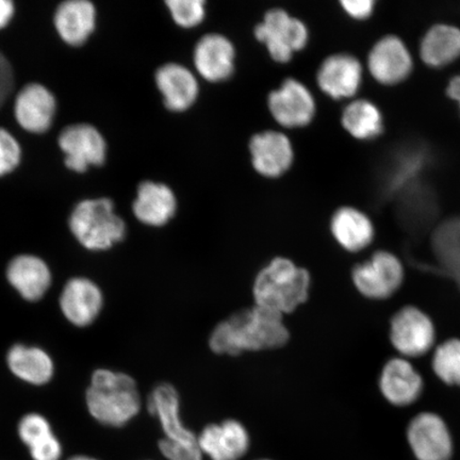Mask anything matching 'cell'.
I'll return each mask as SVG.
<instances>
[{
	"instance_id": "cell-3",
	"label": "cell",
	"mask_w": 460,
	"mask_h": 460,
	"mask_svg": "<svg viewBox=\"0 0 460 460\" xmlns=\"http://www.w3.org/2000/svg\"><path fill=\"white\" fill-rule=\"evenodd\" d=\"M310 283L307 270L290 259L278 257L258 273L252 293L257 306L284 315L307 301Z\"/></svg>"
},
{
	"instance_id": "cell-37",
	"label": "cell",
	"mask_w": 460,
	"mask_h": 460,
	"mask_svg": "<svg viewBox=\"0 0 460 460\" xmlns=\"http://www.w3.org/2000/svg\"><path fill=\"white\" fill-rule=\"evenodd\" d=\"M261 460H269V459H261Z\"/></svg>"
},
{
	"instance_id": "cell-35",
	"label": "cell",
	"mask_w": 460,
	"mask_h": 460,
	"mask_svg": "<svg viewBox=\"0 0 460 460\" xmlns=\"http://www.w3.org/2000/svg\"><path fill=\"white\" fill-rule=\"evenodd\" d=\"M447 94L450 99L456 102L460 111V75L453 77L447 84Z\"/></svg>"
},
{
	"instance_id": "cell-31",
	"label": "cell",
	"mask_w": 460,
	"mask_h": 460,
	"mask_svg": "<svg viewBox=\"0 0 460 460\" xmlns=\"http://www.w3.org/2000/svg\"><path fill=\"white\" fill-rule=\"evenodd\" d=\"M19 144L9 132L0 128V176L8 174L20 163Z\"/></svg>"
},
{
	"instance_id": "cell-29",
	"label": "cell",
	"mask_w": 460,
	"mask_h": 460,
	"mask_svg": "<svg viewBox=\"0 0 460 460\" xmlns=\"http://www.w3.org/2000/svg\"><path fill=\"white\" fill-rule=\"evenodd\" d=\"M433 370L447 386L460 387V339H448L436 348Z\"/></svg>"
},
{
	"instance_id": "cell-32",
	"label": "cell",
	"mask_w": 460,
	"mask_h": 460,
	"mask_svg": "<svg viewBox=\"0 0 460 460\" xmlns=\"http://www.w3.org/2000/svg\"><path fill=\"white\" fill-rule=\"evenodd\" d=\"M159 448L165 458L169 460H203V453L199 445L178 444V442L163 439Z\"/></svg>"
},
{
	"instance_id": "cell-23",
	"label": "cell",
	"mask_w": 460,
	"mask_h": 460,
	"mask_svg": "<svg viewBox=\"0 0 460 460\" xmlns=\"http://www.w3.org/2000/svg\"><path fill=\"white\" fill-rule=\"evenodd\" d=\"M9 283L27 301L42 298L51 284V273L42 259L22 255L10 262L7 270Z\"/></svg>"
},
{
	"instance_id": "cell-5",
	"label": "cell",
	"mask_w": 460,
	"mask_h": 460,
	"mask_svg": "<svg viewBox=\"0 0 460 460\" xmlns=\"http://www.w3.org/2000/svg\"><path fill=\"white\" fill-rule=\"evenodd\" d=\"M255 37L267 46L274 61L286 63L291 60L296 51L302 50L307 45L309 33L302 21L288 14L283 9H272L256 26Z\"/></svg>"
},
{
	"instance_id": "cell-15",
	"label": "cell",
	"mask_w": 460,
	"mask_h": 460,
	"mask_svg": "<svg viewBox=\"0 0 460 460\" xmlns=\"http://www.w3.org/2000/svg\"><path fill=\"white\" fill-rule=\"evenodd\" d=\"M201 453L211 460H239L249 450L250 436L235 420L206 427L198 437Z\"/></svg>"
},
{
	"instance_id": "cell-33",
	"label": "cell",
	"mask_w": 460,
	"mask_h": 460,
	"mask_svg": "<svg viewBox=\"0 0 460 460\" xmlns=\"http://www.w3.org/2000/svg\"><path fill=\"white\" fill-rule=\"evenodd\" d=\"M341 4L344 13L356 21L369 19L376 8L373 0H343Z\"/></svg>"
},
{
	"instance_id": "cell-7",
	"label": "cell",
	"mask_w": 460,
	"mask_h": 460,
	"mask_svg": "<svg viewBox=\"0 0 460 460\" xmlns=\"http://www.w3.org/2000/svg\"><path fill=\"white\" fill-rule=\"evenodd\" d=\"M436 331L433 321L415 306H405L394 315L390 341L402 358H418L433 349Z\"/></svg>"
},
{
	"instance_id": "cell-16",
	"label": "cell",
	"mask_w": 460,
	"mask_h": 460,
	"mask_svg": "<svg viewBox=\"0 0 460 460\" xmlns=\"http://www.w3.org/2000/svg\"><path fill=\"white\" fill-rule=\"evenodd\" d=\"M379 390L391 405L405 407L413 404L423 390V379L410 360L390 359L379 376Z\"/></svg>"
},
{
	"instance_id": "cell-26",
	"label": "cell",
	"mask_w": 460,
	"mask_h": 460,
	"mask_svg": "<svg viewBox=\"0 0 460 460\" xmlns=\"http://www.w3.org/2000/svg\"><path fill=\"white\" fill-rule=\"evenodd\" d=\"M58 32L71 45L83 44L95 26V9L86 0H70L60 4L55 16Z\"/></svg>"
},
{
	"instance_id": "cell-1",
	"label": "cell",
	"mask_w": 460,
	"mask_h": 460,
	"mask_svg": "<svg viewBox=\"0 0 460 460\" xmlns=\"http://www.w3.org/2000/svg\"><path fill=\"white\" fill-rule=\"evenodd\" d=\"M289 337L283 314L255 305L217 325L209 345L217 354L239 355L284 347Z\"/></svg>"
},
{
	"instance_id": "cell-13",
	"label": "cell",
	"mask_w": 460,
	"mask_h": 460,
	"mask_svg": "<svg viewBox=\"0 0 460 460\" xmlns=\"http://www.w3.org/2000/svg\"><path fill=\"white\" fill-rule=\"evenodd\" d=\"M60 147L66 154L68 169L84 172L89 165L105 161L106 143L102 135L89 125H75L62 131Z\"/></svg>"
},
{
	"instance_id": "cell-4",
	"label": "cell",
	"mask_w": 460,
	"mask_h": 460,
	"mask_svg": "<svg viewBox=\"0 0 460 460\" xmlns=\"http://www.w3.org/2000/svg\"><path fill=\"white\" fill-rule=\"evenodd\" d=\"M70 227L79 243L91 251L111 249L126 234L125 223L108 199L82 201L73 211Z\"/></svg>"
},
{
	"instance_id": "cell-12",
	"label": "cell",
	"mask_w": 460,
	"mask_h": 460,
	"mask_svg": "<svg viewBox=\"0 0 460 460\" xmlns=\"http://www.w3.org/2000/svg\"><path fill=\"white\" fill-rule=\"evenodd\" d=\"M252 164L259 174L276 178L291 168L295 151L292 143L283 132L267 130L259 132L250 141Z\"/></svg>"
},
{
	"instance_id": "cell-14",
	"label": "cell",
	"mask_w": 460,
	"mask_h": 460,
	"mask_svg": "<svg viewBox=\"0 0 460 460\" xmlns=\"http://www.w3.org/2000/svg\"><path fill=\"white\" fill-rule=\"evenodd\" d=\"M234 59V44L222 34H207L195 45L194 66L207 82L221 83L232 76Z\"/></svg>"
},
{
	"instance_id": "cell-21",
	"label": "cell",
	"mask_w": 460,
	"mask_h": 460,
	"mask_svg": "<svg viewBox=\"0 0 460 460\" xmlns=\"http://www.w3.org/2000/svg\"><path fill=\"white\" fill-rule=\"evenodd\" d=\"M17 436L31 460H63V446L50 422L39 413H28L17 424Z\"/></svg>"
},
{
	"instance_id": "cell-10",
	"label": "cell",
	"mask_w": 460,
	"mask_h": 460,
	"mask_svg": "<svg viewBox=\"0 0 460 460\" xmlns=\"http://www.w3.org/2000/svg\"><path fill=\"white\" fill-rule=\"evenodd\" d=\"M407 438L419 460H448L453 444L444 420L431 412L420 413L410 424Z\"/></svg>"
},
{
	"instance_id": "cell-11",
	"label": "cell",
	"mask_w": 460,
	"mask_h": 460,
	"mask_svg": "<svg viewBox=\"0 0 460 460\" xmlns=\"http://www.w3.org/2000/svg\"><path fill=\"white\" fill-rule=\"evenodd\" d=\"M362 78L360 61L349 54L327 57L316 74L319 88L333 100L352 99L360 89Z\"/></svg>"
},
{
	"instance_id": "cell-34",
	"label": "cell",
	"mask_w": 460,
	"mask_h": 460,
	"mask_svg": "<svg viewBox=\"0 0 460 460\" xmlns=\"http://www.w3.org/2000/svg\"><path fill=\"white\" fill-rule=\"evenodd\" d=\"M13 10V4L9 0H0V28L8 24Z\"/></svg>"
},
{
	"instance_id": "cell-22",
	"label": "cell",
	"mask_w": 460,
	"mask_h": 460,
	"mask_svg": "<svg viewBox=\"0 0 460 460\" xmlns=\"http://www.w3.org/2000/svg\"><path fill=\"white\" fill-rule=\"evenodd\" d=\"M331 230L338 244L350 252L367 249L376 234L370 217L353 207H342L333 214Z\"/></svg>"
},
{
	"instance_id": "cell-2",
	"label": "cell",
	"mask_w": 460,
	"mask_h": 460,
	"mask_svg": "<svg viewBox=\"0 0 460 460\" xmlns=\"http://www.w3.org/2000/svg\"><path fill=\"white\" fill-rule=\"evenodd\" d=\"M90 415L106 427L122 428L141 410V398L134 378L128 374L97 370L86 393Z\"/></svg>"
},
{
	"instance_id": "cell-28",
	"label": "cell",
	"mask_w": 460,
	"mask_h": 460,
	"mask_svg": "<svg viewBox=\"0 0 460 460\" xmlns=\"http://www.w3.org/2000/svg\"><path fill=\"white\" fill-rule=\"evenodd\" d=\"M341 123L350 136L361 141L376 139L384 130L381 111L376 103L367 100L349 102L343 111Z\"/></svg>"
},
{
	"instance_id": "cell-25",
	"label": "cell",
	"mask_w": 460,
	"mask_h": 460,
	"mask_svg": "<svg viewBox=\"0 0 460 460\" xmlns=\"http://www.w3.org/2000/svg\"><path fill=\"white\" fill-rule=\"evenodd\" d=\"M420 57L429 67L442 68L460 58V29L438 24L429 29L420 44Z\"/></svg>"
},
{
	"instance_id": "cell-24",
	"label": "cell",
	"mask_w": 460,
	"mask_h": 460,
	"mask_svg": "<svg viewBox=\"0 0 460 460\" xmlns=\"http://www.w3.org/2000/svg\"><path fill=\"white\" fill-rule=\"evenodd\" d=\"M55 111L54 96L40 84L26 86L15 103L16 119L22 128L38 134L49 128Z\"/></svg>"
},
{
	"instance_id": "cell-19",
	"label": "cell",
	"mask_w": 460,
	"mask_h": 460,
	"mask_svg": "<svg viewBox=\"0 0 460 460\" xmlns=\"http://www.w3.org/2000/svg\"><path fill=\"white\" fill-rule=\"evenodd\" d=\"M180 395L170 384H161L148 399V411L157 417L165 439L178 444L197 445L198 436L185 427L181 418Z\"/></svg>"
},
{
	"instance_id": "cell-17",
	"label": "cell",
	"mask_w": 460,
	"mask_h": 460,
	"mask_svg": "<svg viewBox=\"0 0 460 460\" xmlns=\"http://www.w3.org/2000/svg\"><path fill=\"white\" fill-rule=\"evenodd\" d=\"M157 88L171 111L183 112L197 102L199 86L195 75L178 63H166L156 72Z\"/></svg>"
},
{
	"instance_id": "cell-36",
	"label": "cell",
	"mask_w": 460,
	"mask_h": 460,
	"mask_svg": "<svg viewBox=\"0 0 460 460\" xmlns=\"http://www.w3.org/2000/svg\"><path fill=\"white\" fill-rule=\"evenodd\" d=\"M66 460H101L94 456H88V454H75L70 457H67Z\"/></svg>"
},
{
	"instance_id": "cell-8",
	"label": "cell",
	"mask_w": 460,
	"mask_h": 460,
	"mask_svg": "<svg viewBox=\"0 0 460 460\" xmlns=\"http://www.w3.org/2000/svg\"><path fill=\"white\" fill-rule=\"evenodd\" d=\"M268 107L276 122L286 128H305L312 122L316 111L312 92L293 78L286 79L270 93Z\"/></svg>"
},
{
	"instance_id": "cell-18",
	"label": "cell",
	"mask_w": 460,
	"mask_h": 460,
	"mask_svg": "<svg viewBox=\"0 0 460 460\" xmlns=\"http://www.w3.org/2000/svg\"><path fill=\"white\" fill-rule=\"evenodd\" d=\"M102 295L93 281L73 279L63 288L60 307L74 325L86 326L93 322L102 308Z\"/></svg>"
},
{
	"instance_id": "cell-6",
	"label": "cell",
	"mask_w": 460,
	"mask_h": 460,
	"mask_svg": "<svg viewBox=\"0 0 460 460\" xmlns=\"http://www.w3.org/2000/svg\"><path fill=\"white\" fill-rule=\"evenodd\" d=\"M352 279L361 296L370 300H387L400 289L404 268L393 252L378 251L369 261L356 264Z\"/></svg>"
},
{
	"instance_id": "cell-20",
	"label": "cell",
	"mask_w": 460,
	"mask_h": 460,
	"mask_svg": "<svg viewBox=\"0 0 460 460\" xmlns=\"http://www.w3.org/2000/svg\"><path fill=\"white\" fill-rule=\"evenodd\" d=\"M134 214L146 226L161 227L175 216L177 199L174 192L164 183L144 181L137 189Z\"/></svg>"
},
{
	"instance_id": "cell-9",
	"label": "cell",
	"mask_w": 460,
	"mask_h": 460,
	"mask_svg": "<svg viewBox=\"0 0 460 460\" xmlns=\"http://www.w3.org/2000/svg\"><path fill=\"white\" fill-rule=\"evenodd\" d=\"M367 68L374 80L383 85L400 84L411 76L413 59L399 37H384L370 50Z\"/></svg>"
},
{
	"instance_id": "cell-27",
	"label": "cell",
	"mask_w": 460,
	"mask_h": 460,
	"mask_svg": "<svg viewBox=\"0 0 460 460\" xmlns=\"http://www.w3.org/2000/svg\"><path fill=\"white\" fill-rule=\"evenodd\" d=\"M7 360L14 376L29 384L44 385L53 377V360L42 349L16 344L10 349Z\"/></svg>"
},
{
	"instance_id": "cell-30",
	"label": "cell",
	"mask_w": 460,
	"mask_h": 460,
	"mask_svg": "<svg viewBox=\"0 0 460 460\" xmlns=\"http://www.w3.org/2000/svg\"><path fill=\"white\" fill-rule=\"evenodd\" d=\"M165 4L168 5L172 21L180 27H197L205 19L204 0H168Z\"/></svg>"
}]
</instances>
